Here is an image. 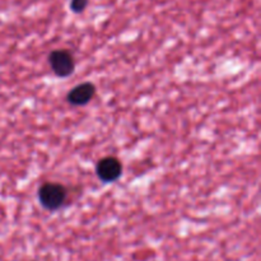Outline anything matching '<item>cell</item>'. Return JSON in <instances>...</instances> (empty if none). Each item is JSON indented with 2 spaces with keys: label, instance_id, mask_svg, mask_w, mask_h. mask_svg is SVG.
<instances>
[{
  "label": "cell",
  "instance_id": "1",
  "mask_svg": "<svg viewBox=\"0 0 261 261\" xmlns=\"http://www.w3.org/2000/svg\"><path fill=\"white\" fill-rule=\"evenodd\" d=\"M68 191L65 186L56 182H46L38 189V200L46 211L55 212L65 204Z\"/></svg>",
  "mask_w": 261,
  "mask_h": 261
},
{
  "label": "cell",
  "instance_id": "2",
  "mask_svg": "<svg viewBox=\"0 0 261 261\" xmlns=\"http://www.w3.org/2000/svg\"><path fill=\"white\" fill-rule=\"evenodd\" d=\"M48 63L59 78H68L75 70V61L68 50H54L48 55Z\"/></svg>",
  "mask_w": 261,
  "mask_h": 261
},
{
  "label": "cell",
  "instance_id": "3",
  "mask_svg": "<svg viewBox=\"0 0 261 261\" xmlns=\"http://www.w3.org/2000/svg\"><path fill=\"white\" fill-rule=\"evenodd\" d=\"M96 175L102 182L110 184L119 180L122 175V163L116 157H105L96 165Z\"/></svg>",
  "mask_w": 261,
  "mask_h": 261
},
{
  "label": "cell",
  "instance_id": "4",
  "mask_svg": "<svg viewBox=\"0 0 261 261\" xmlns=\"http://www.w3.org/2000/svg\"><path fill=\"white\" fill-rule=\"evenodd\" d=\"M96 86L91 82H84L70 89L66 94V102L71 106H86L96 96Z\"/></svg>",
  "mask_w": 261,
  "mask_h": 261
},
{
  "label": "cell",
  "instance_id": "5",
  "mask_svg": "<svg viewBox=\"0 0 261 261\" xmlns=\"http://www.w3.org/2000/svg\"><path fill=\"white\" fill-rule=\"evenodd\" d=\"M89 0H71L70 2V10L75 14H81L88 7Z\"/></svg>",
  "mask_w": 261,
  "mask_h": 261
},
{
  "label": "cell",
  "instance_id": "6",
  "mask_svg": "<svg viewBox=\"0 0 261 261\" xmlns=\"http://www.w3.org/2000/svg\"><path fill=\"white\" fill-rule=\"evenodd\" d=\"M30 261H35V260H30Z\"/></svg>",
  "mask_w": 261,
  "mask_h": 261
}]
</instances>
